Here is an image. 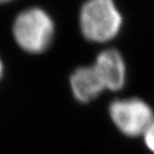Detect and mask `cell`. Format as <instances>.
Here are the masks:
<instances>
[{
    "label": "cell",
    "instance_id": "obj_1",
    "mask_svg": "<svg viewBox=\"0 0 154 154\" xmlns=\"http://www.w3.org/2000/svg\"><path fill=\"white\" fill-rule=\"evenodd\" d=\"M12 36L21 50L32 55L47 51L55 36L53 18L38 6L20 11L12 24Z\"/></svg>",
    "mask_w": 154,
    "mask_h": 154
},
{
    "label": "cell",
    "instance_id": "obj_2",
    "mask_svg": "<svg viewBox=\"0 0 154 154\" xmlns=\"http://www.w3.org/2000/svg\"><path fill=\"white\" fill-rule=\"evenodd\" d=\"M78 23L87 41L104 44L121 32L123 16L114 0H86L80 7Z\"/></svg>",
    "mask_w": 154,
    "mask_h": 154
},
{
    "label": "cell",
    "instance_id": "obj_3",
    "mask_svg": "<svg viewBox=\"0 0 154 154\" xmlns=\"http://www.w3.org/2000/svg\"><path fill=\"white\" fill-rule=\"evenodd\" d=\"M110 118L122 133L127 136L143 135L154 118L151 107L140 98H122L109 105Z\"/></svg>",
    "mask_w": 154,
    "mask_h": 154
},
{
    "label": "cell",
    "instance_id": "obj_4",
    "mask_svg": "<svg viewBox=\"0 0 154 154\" xmlns=\"http://www.w3.org/2000/svg\"><path fill=\"white\" fill-rule=\"evenodd\" d=\"M92 64L105 90L118 91L123 88L126 83L127 67L120 51L114 48L103 49L97 54Z\"/></svg>",
    "mask_w": 154,
    "mask_h": 154
},
{
    "label": "cell",
    "instance_id": "obj_5",
    "mask_svg": "<svg viewBox=\"0 0 154 154\" xmlns=\"http://www.w3.org/2000/svg\"><path fill=\"white\" fill-rule=\"evenodd\" d=\"M69 84L74 98L82 103L96 99L105 91L104 85L93 64L77 67L70 74Z\"/></svg>",
    "mask_w": 154,
    "mask_h": 154
},
{
    "label": "cell",
    "instance_id": "obj_6",
    "mask_svg": "<svg viewBox=\"0 0 154 154\" xmlns=\"http://www.w3.org/2000/svg\"><path fill=\"white\" fill-rule=\"evenodd\" d=\"M143 137L147 148L154 153V118L143 133Z\"/></svg>",
    "mask_w": 154,
    "mask_h": 154
},
{
    "label": "cell",
    "instance_id": "obj_7",
    "mask_svg": "<svg viewBox=\"0 0 154 154\" xmlns=\"http://www.w3.org/2000/svg\"><path fill=\"white\" fill-rule=\"evenodd\" d=\"M3 75H4V63H3L1 57H0V80H1Z\"/></svg>",
    "mask_w": 154,
    "mask_h": 154
},
{
    "label": "cell",
    "instance_id": "obj_8",
    "mask_svg": "<svg viewBox=\"0 0 154 154\" xmlns=\"http://www.w3.org/2000/svg\"><path fill=\"white\" fill-rule=\"evenodd\" d=\"M12 1H14V0H0V4H6V3H9Z\"/></svg>",
    "mask_w": 154,
    "mask_h": 154
}]
</instances>
